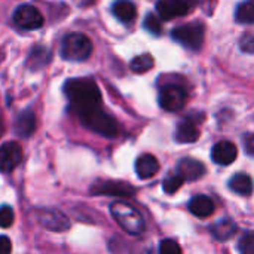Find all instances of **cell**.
<instances>
[{
    "mask_svg": "<svg viewBox=\"0 0 254 254\" xmlns=\"http://www.w3.org/2000/svg\"><path fill=\"white\" fill-rule=\"evenodd\" d=\"M243 143H244V149L247 152V155L253 156L254 158V134L249 132L243 137Z\"/></svg>",
    "mask_w": 254,
    "mask_h": 254,
    "instance_id": "cell-30",
    "label": "cell"
},
{
    "mask_svg": "<svg viewBox=\"0 0 254 254\" xmlns=\"http://www.w3.org/2000/svg\"><path fill=\"white\" fill-rule=\"evenodd\" d=\"M159 171V162L158 159L150 155V153H144L140 155L135 161V173L140 179L146 180L153 177L156 173Z\"/></svg>",
    "mask_w": 254,
    "mask_h": 254,
    "instance_id": "cell-14",
    "label": "cell"
},
{
    "mask_svg": "<svg viewBox=\"0 0 254 254\" xmlns=\"http://www.w3.org/2000/svg\"><path fill=\"white\" fill-rule=\"evenodd\" d=\"M36 129V116L31 110H25L22 112L16 122H15V132L19 135V137H30Z\"/></svg>",
    "mask_w": 254,
    "mask_h": 254,
    "instance_id": "cell-18",
    "label": "cell"
},
{
    "mask_svg": "<svg viewBox=\"0 0 254 254\" xmlns=\"http://www.w3.org/2000/svg\"><path fill=\"white\" fill-rule=\"evenodd\" d=\"M229 188L238 193V195H252L254 190V183L253 179L249 176V174H244V173H240V174H235L231 180H229Z\"/></svg>",
    "mask_w": 254,
    "mask_h": 254,
    "instance_id": "cell-19",
    "label": "cell"
},
{
    "mask_svg": "<svg viewBox=\"0 0 254 254\" xmlns=\"http://www.w3.org/2000/svg\"><path fill=\"white\" fill-rule=\"evenodd\" d=\"M110 213L116 220V223L129 235H141L144 232L146 229L144 219L138 213V210H135L132 205L122 201H116L110 205Z\"/></svg>",
    "mask_w": 254,
    "mask_h": 254,
    "instance_id": "cell-2",
    "label": "cell"
},
{
    "mask_svg": "<svg viewBox=\"0 0 254 254\" xmlns=\"http://www.w3.org/2000/svg\"><path fill=\"white\" fill-rule=\"evenodd\" d=\"M159 254H182V249L174 240H164L159 246Z\"/></svg>",
    "mask_w": 254,
    "mask_h": 254,
    "instance_id": "cell-28",
    "label": "cell"
},
{
    "mask_svg": "<svg viewBox=\"0 0 254 254\" xmlns=\"http://www.w3.org/2000/svg\"><path fill=\"white\" fill-rule=\"evenodd\" d=\"M199 138V129L196 122L190 119H185L177 125L176 140L179 143H195Z\"/></svg>",
    "mask_w": 254,
    "mask_h": 254,
    "instance_id": "cell-16",
    "label": "cell"
},
{
    "mask_svg": "<svg viewBox=\"0 0 254 254\" xmlns=\"http://www.w3.org/2000/svg\"><path fill=\"white\" fill-rule=\"evenodd\" d=\"M238 156V149L232 141L223 140L214 144L211 150V158L219 165H229L232 164Z\"/></svg>",
    "mask_w": 254,
    "mask_h": 254,
    "instance_id": "cell-12",
    "label": "cell"
},
{
    "mask_svg": "<svg viewBox=\"0 0 254 254\" xmlns=\"http://www.w3.org/2000/svg\"><path fill=\"white\" fill-rule=\"evenodd\" d=\"M185 183V179L177 173V174H173L170 177H167L164 180V190L167 193H176Z\"/></svg>",
    "mask_w": 254,
    "mask_h": 254,
    "instance_id": "cell-24",
    "label": "cell"
},
{
    "mask_svg": "<svg viewBox=\"0 0 254 254\" xmlns=\"http://www.w3.org/2000/svg\"><path fill=\"white\" fill-rule=\"evenodd\" d=\"M91 193L97 196H134L135 188L125 182H115V180H104V182H95L91 186Z\"/></svg>",
    "mask_w": 254,
    "mask_h": 254,
    "instance_id": "cell-8",
    "label": "cell"
},
{
    "mask_svg": "<svg viewBox=\"0 0 254 254\" xmlns=\"http://www.w3.org/2000/svg\"><path fill=\"white\" fill-rule=\"evenodd\" d=\"M235 18L240 24H254V0L243 1L237 9Z\"/></svg>",
    "mask_w": 254,
    "mask_h": 254,
    "instance_id": "cell-21",
    "label": "cell"
},
{
    "mask_svg": "<svg viewBox=\"0 0 254 254\" xmlns=\"http://www.w3.org/2000/svg\"><path fill=\"white\" fill-rule=\"evenodd\" d=\"M240 48L243 52H247V54H254V34H244L241 39H240Z\"/></svg>",
    "mask_w": 254,
    "mask_h": 254,
    "instance_id": "cell-29",
    "label": "cell"
},
{
    "mask_svg": "<svg viewBox=\"0 0 254 254\" xmlns=\"http://www.w3.org/2000/svg\"><path fill=\"white\" fill-rule=\"evenodd\" d=\"M64 92L76 115L101 107V92L92 79H70L64 85Z\"/></svg>",
    "mask_w": 254,
    "mask_h": 254,
    "instance_id": "cell-1",
    "label": "cell"
},
{
    "mask_svg": "<svg viewBox=\"0 0 254 254\" xmlns=\"http://www.w3.org/2000/svg\"><path fill=\"white\" fill-rule=\"evenodd\" d=\"M179 174L185 179V182H195L199 180L201 177L205 176L207 170L205 165L198 161V159H192V158H185L179 162V168H177Z\"/></svg>",
    "mask_w": 254,
    "mask_h": 254,
    "instance_id": "cell-13",
    "label": "cell"
},
{
    "mask_svg": "<svg viewBox=\"0 0 254 254\" xmlns=\"http://www.w3.org/2000/svg\"><path fill=\"white\" fill-rule=\"evenodd\" d=\"M77 116L86 128H89L91 131H94L100 135L115 137L119 131L116 119L112 115H109L107 112H104L101 107L88 110V112L80 113Z\"/></svg>",
    "mask_w": 254,
    "mask_h": 254,
    "instance_id": "cell-3",
    "label": "cell"
},
{
    "mask_svg": "<svg viewBox=\"0 0 254 254\" xmlns=\"http://www.w3.org/2000/svg\"><path fill=\"white\" fill-rule=\"evenodd\" d=\"M204 25L201 22H190L180 25L171 31V37L189 49H199L204 43Z\"/></svg>",
    "mask_w": 254,
    "mask_h": 254,
    "instance_id": "cell-5",
    "label": "cell"
},
{
    "mask_svg": "<svg viewBox=\"0 0 254 254\" xmlns=\"http://www.w3.org/2000/svg\"><path fill=\"white\" fill-rule=\"evenodd\" d=\"M13 217H15L13 210H12L9 205L0 207V228H4V229H6V228L12 226Z\"/></svg>",
    "mask_w": 254,
    "mask_h": 254,
    "instance_id": "cell-27",
    "label": "cell"
},
{
    "mask_svg": "<svg viewBox=\"0 0 254 254\" xmlns=\"http://www.w3.org/2000/svg\"><path fill=\"white\" fill-rule=\"evenodd\" d=\"M13 22L24 30H37L43 25V15L31 4H21L13 12Z\"/></svg>",
    "mask_w": 254,
    "mask_h": 254,
    "instance_id": "cell-9",
    "label": "cell"
},
{
    "mask_svg": "<svg viewBox=\"0 0 254 254\" xmlns=\"http://www.w3.org/2000/svg\"><path fill=\"white\" fill-rule=\"evenodd\" d=\"M144 28H146L149 33L158 36V34L162 33V22H161V19H159L156 15L149 13V15L144 18Z\"/></svg>",
    "mask_w": 254,
    "mask_h": 254,
    "instance_id": "cell-26",
    "label": "cell"
},
{
    "mask_svg": "<svg viewBox=\"0 0 254 254\" xmlns=\"http://www.w3.org/2000/svg\"><path fill=\"white\" fill-rule=\"evenodd\" d=\"M12 252V243L7 237L0 235V254H10Z\"/></svg>",
    "mask_w": 254,
    "mask_h": 254,
    "instance_id": "cell-31",
    "label": "cell"
},
{
    "mask_svg": "<svg viewBox=\"0 0 254 254\" xmlns=\"http://www.w3.org/2000/svg\"><path fill=\"white\" fill-rule=\"evenodd\" d=\"M189 9L190 6L188 0H159L156 3V10L165 21L183 16L189 12Z\"/></svg>",
    "mask_w": 254,
    "mask_h": 254,
    "instance_id": "cell-11",
    "label": "cell"
},
{
    "mask_svg": "<svg viewBox=\"0 0 254 254\" xmlns=\"http://www.w3.org/2000/svg\"><path fill=\"white\" fill-rule=\"evenodd\" d=\"M92 54V42L83 33H68L61 43V55L67 61H85Z\"/></svg>",
    "mask_w": 254,
    "mask_h": 254,
    "instance_id": "cell-4",
    "label": "cell"
},
{
    "mask_svg": "<svg viewBox=\"0 0 254 254\" xmlns=\"http://www.w3.org/2000/svg\"><path fill=\"white\" fill-rule=\"evenodd\" d=\"M153 65H155V61H153V57H152L150 54L138 55V57H135V58L131 61V70H132L134 73H146V71H149Z\"/></svg>",
    "mask_w": 254,
    "mask_h": 254,
    "instance_id": "cell-22",
    "label": "cell"
},
{
    "mask_svg": "<svg viewBox=\"0 0 254 254\" xmlns=\"http://www.w3.org/2000/svg\"><path fill=\"white\" fill-rule=\"evenodd\" d=\"M37 223L51 232H65L70 228L68 217L57 208H37L34 211Z\"/></svg>",
    "mask_w": 254,
    "mask_h": 254,
    "instance_id": "cell-6",
    "label": "cell"
},
{
    "mask_svg": "<svg viewBox=\"0 0 254 254\" xmlns=\"http://www.w3.org/2000/svg\"><path fill=\"white\" fill-rule=\"evenodd\" d=\"M189 210L199 219H207L214 213V202L205 195H196L189 202Z\"/></svg>",
    "mask_w": 254,
    "mask_h": 254,
    "instance_id": "cell-15",
    "label": "cell"
},
{
    "mask_svg": "<svg viewBox=\"0 0 254 254\" xmlns=\"http://www.w3.org/2000/svg\"><path fill=\"white\" fill-rule=\"evenodd\" d=\"M48 61H49V52L45 48H36L28 58V65L33 68H39L43 67Z\"/></svg>",
    "mask_w": 254,
    "mask_h": 254,
    "instance_id": "cell-23",
    "label": "cell"
},
{
    "mask_svg": "<svg viewBox=\"0 0 254 254\" xmlns=\"http://www.w3.org/2000/svg\"><path fill=\"white\" fill-rule=\"evenodd\" d=\"M188 100L186 91L179 85H165L159 92V104L167 112H179Z\"/></svg>",
    "mask_w": 254,
    "mask_h": 254,
    "instance_id": "cell-7",
    "label": "cell"
},
{
    "mask_svg": "<svg viewBox=\"0 0 254 254\" xmlns=\"http://www.w3.org/2000/svg\"><path fill=\"white\" fill-rule=\"evenodd\" d=\"M112 12L119 21H122L125 24L132 22L137 16L135 4L129 0H116L112 6Z\"/></svg>",
    "mask_w": 254,
    "mask_h": 254,
    "instance_id": "cell-17",
    "label": "cell"
},
{
    "mask_svg": "<svg viewBox=\"0 0 254 254\" xmlns=\"http://www.w3.org/2000/svg\"><path fill=\"white\" fill-rule=\"evenodd\" d=\"M240 254H254V234L246 232L238 243Z\"/></svg>",
    "mask_w": 254,
    "mask_h": 254,
    "instance_id": "cell-25",
    "label": "cell"
},
{
    "mask_svg": "<svg viewBox=\"0 0 254 254\" xmlns=\"http://www.w3.org/2000/svg\"><path fill=\"white\" fill-rule=\"evenodd\" d=\"M22 161V149L15 141H7L0 146V171L10 173Z\"/></svg>",
    "mask_w": 254,
    "mask_h": 254,
    "instance_id": "cell-10",
    "label": "cell"
},
{
    "mask_svg": "<svg viewBox=\"0 0 254 254\" xmlns=\"http://www.w3.org/2000/svg\"><path fill=\"white\" fill-rule=\"evenodd\" d=\"M235 232H237V225L231 219H223V220H220V222H217L216 225L211 226V234L219 241L229 240L231 237L235 235Z\"/></svg>",
    "mask_w": 254,
    "mask_h": 254,
    "instance_id": "cell-20",
    "label": "cell"
}]
</instances>
